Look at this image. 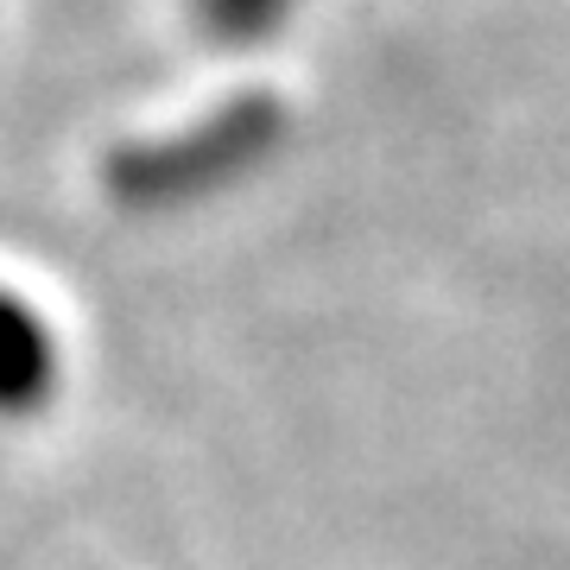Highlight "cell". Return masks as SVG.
I'll return each mask as SVG.
<instances>
[{
    "label": "cell",
    "mask_w": 570,
    "mask_h": 570,
    "mask_svg": "<svg viewBox=\"0 0 570 570\" xmlns=\"http://www.w3.org/2000/svg\"><path fill=\"white\" fill-rule=\"evenodd\" d=\"M51 343L32 311H20L13 298H0V412H32L51 393Z\"/></svg>",
    "instance_id": "obj_1"
}]
</instances>
